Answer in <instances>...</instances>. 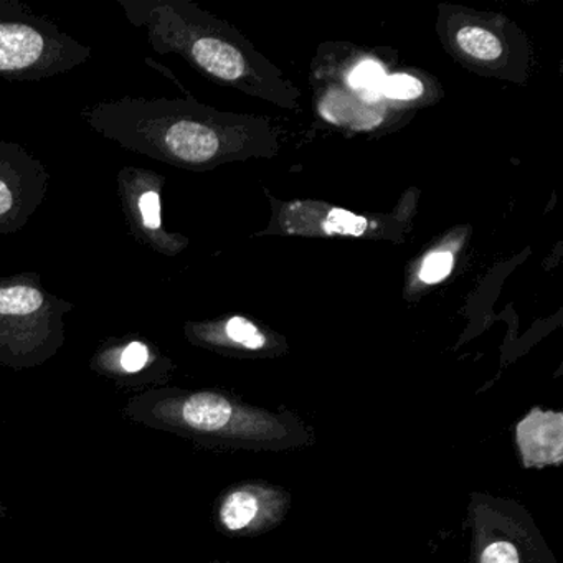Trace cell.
Returning <instances> with one entry per match:
<instances>
[{
	"mask_svg": "<svg viewBox=\"0 0 563 563\" xmlns=\"http://www.w3.org/2000/svg\"><path fill=\"white\" fill-rule=\"evenodd\" d=\"M256 514L258 500L255 496L246 490H236L223 500L220 507V522L229 530H242L255 519Z\"/></svg>",
	"mask_w": 563,
	"mask_h": 563,
	"instance_id": "ba28073f",
	"label": "cell"
},
{
	"mask_svg": "<svg viewBox=\"0 0 563 563\" xmlns=\"http://www.w3.org/2000/svg\"><path fill=\"white\" fill-rule=\"evenodd\" d=\"M5 517H8V506L0 503V520L5 519Z\"/></svg>",
	"mask_w": 563,
	"mask_h": 563,
	"instance_id": "9a60e30c",
	"label": "cell"
},
{
	"mask_svg": "<svg viewBox=\"0 0 563 563\" xmlns=\"http://www.w3.org/2000/svg\"><path fill=\"white\" fill-rule=\"evenodd\" d=\"M453 255L450 252H437L428 256L423 266H421V282L427 283V285L443 282L453 269Z\"/></svg>",
	"mask_w": 563,
	"mask_h": 563,
	"instance_id": "4fadbf2b",
	"label": "cell"
},
{
	"mask_svg": "<svg viewBox=\"0 0 563 563\" xmlns=\"http://www.w3.org/2000/svg\"><path fill=\"white\" fill-rule=\"evenodd\" d=\"M81 117L107 140L169 166L203 169L229 151L225 124L190 101L126 97L91 104Z\"/></svg>",
	"mask_w": 563,
	"mask_h": 563,
	"instance_id": "6da1fadb",
	"label": "cell"
},
{
	"mask_svg": "<svg viewBox=\"0 0 563 563\" xmlns=\"http://www.w3.org/2000/svg\"><path fill=\"white\" fill-rule=\"evenodd\" d=\"M90 368L123 388H157L167 382L170 362L151 342L136 335L104 341L90 358Z\"/></svg>",
	"mask_w": 563,
	"mask_h": 563,
	"instance_id": "8992f818",
	"label": "cell"
},
{
	"mask_svg": "<svg viewBox=\"0 0 563 563\" xmlns=\"http://www.w3.org/2000/svg\"><path fill=\"white\" fill-rule=\"evenodd\" d=\"M117 183L121 210L134 240L161 255H179L187 239L164 225V176L144 167L126 166L118 170Z\"/></svg>",
	"mask_w": 563,
	"mask_h": 563,
	"instance_id": "277c9868",
	"label": "cell"
},
{
	"mask_svg": "<svg viewBox=\"0 0 563 563\" xmlns=\"http://www.w3.org/2000/svg\"><path fill=\"white\" fill-rule=\"evenodd\" d=\"M223 331H225L230 341L239 342V344L249 349H260L265 344V338L260 334L258 329L252 322L246 321L245 318H239V316L229 319Z\"/></svg>",
	"mask_w": 563,
	"mask_h": 563,
	"instance_id": "8fae6325",
	"label": "cell"
},
{
	"mask_svg": "<svg viewBox=\"0 0 563 563\" xmlns=\"http://www.w3.org/2000/svg\"><path fill=\"white\" fill-rule=\"evenodd\" d=\"M44 161L18 143L0 140V235L24 229L47 197Z\"/></svg>",
	"mask_w": 563,
	"mask_h": 563,
	"instance_id": "5b68a950",
	"label": "cell"
},
{
	"mask_svg": "<svg viewBox=\"0 0 563 563\" xmlns=\"http://www.w3.org/2000/svg\"><path fill=\"white\" fill-rule=\"evenodd\" d=\"M456 42L464 54L477 58V60H497L503 54V45H500L499 38L486 29L463 27L457 32Z\"/></svg>",
	"mask_w": 563,
	"mask_h": 563,
	"instance_id": "52a82bcc",
	"label": "cell"
},
{
	"mask_svg": "<svg viewBox=\"0 0 563 563\" xmlns=\"http://www.w3.org/2000/svg\"><path fill=\"white\" fill-rule=\"evenodd\" d=\"M93 57L84 42L21 0H0V78L42 81L77 70Z\"/></svg>",
	"mask_w": 563,
	"mask_h": 563,
	"instance_id": "3957f363",
	"label": "cell"
},
{
	"mask_svg": "<svg viewBox=\"0 0 563 563\" xmlns=\"http://www.w3.org/2000/svg\"><path fill=\"white\" fill-rule=\"evenodd\" d=\"M483 563H519V555H517L516 547L509 542L490 543L484 550Z\"/></svg>",
	"mask_w": 563,
	"mask_h": 563,
	"instance_id": "5bb4252c",
	"label": "cell"
},
{
	"mask_svg": "<svg viewBox=\"0 0 563 563\" xmlns=\"http://www.w3.org/2000/svg\"><path fill=\"white\" fill-rule=\"evenodd\" d=\"M71 309L37 273L0 276V365L24 371L54 358L67 341Z\"/></svg>",
	"mask_w": 563,
	"mask_h": 563,
	"instance_id": "7a4b0ae2",
	"label": "cell"
},
{
	"mask_svg": "<svg viewBox=\"0 0 563 563\" xmlns=\"http://www.w3.org/2000/svg\"><path fill=\"white\" fill-rule=\"evenodd\" d=\"M368 222L364 217L354 216L347 210L334 209L329 212L328 222L324 223L329 235L361 236L367 230Z\"/></svg>",
	"mask_w": 563,
	"mask_h": 563,
	"instance_id": "30bf717a",
	"label": "cell"
},
{
	"mask_svg": "<svg viewBox=\"0 0 563 563\" xmlns=\"http://www.w3.org/2000/svg\"><path fill=\"white\" fill-rule=\"evenodd\" d=\"M382 93L391 100H415L423 93V85L417 78L408 75H394L385 80Z\"/></svg>",
	"mask_w": 563,
	"mask_h": 563,
	"instance_id": "7c38bea8",
	"label": "cell"
},
{
	"mask_svg": "<svg viewBox=\"0 0 563 563\" xmlns=\"http://www.w3.org/2000/svg\"><path fill=\"white\" fill-rule=\"evenodd\" d=\"M385 80H387L385 71L382 70L380 65L374 64V62L358 65L349 78L352 87L355 90L364 91V97H367L368 100H375L382 93Z\"/></svg>",
	"mask_w": 563,
	"mask_h": 563,
	"instance_id": "9c48e42d",
	"label": "cell"
}]
</instances>
